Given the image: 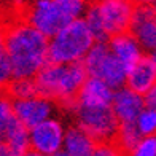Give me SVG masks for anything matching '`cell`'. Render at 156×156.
<instances>
[{"label": "cell", "mask_w": 156, "mask_h": 156, "mask_svg": "<svg viewBox=\"0 0 156 156\" xmlns=\"http://www.w3.org/2000/svg\"><path fill=\"white\" fill-rule=\"evenodd\" d=\"M153 10H154V13H156V3L153 5Z\"/></svg>", "instance_id": "cell-31"}, {"label": "cell", "mask_w": 156, "mask_h": 156, "mask_svg": "<svg viewBox=\"0 0 156 156\" xmlns=\"http://www.w3.org/2000/svg\"><path fill=\"white\" fill-rule=\"evenodd\" d=\"M129 156H156V136L144 137Z\"/></svg>", "instance_id": "cell-22"}, {"label": "cell", "mask_w": 156, "mask_h": 156, "mask_svg": "<svg viewBox=\"0 0 156 156\" xmlns=\"http://www.w3.org/2000/svg\"><path fill=\"white\" fill-rule=\"evenodd\" d=\"M76 126L88 132L97 144L102 142H113L116 137L119 121L110 107H88V105L73 104Z\"/></svg>", "instance_id": "cell-7"}, {"label": "cell", "mask_w": 156, "mask_h": 156, "mask_svg": "<svg viewBox=\"0 0 156 156\" xmlns=\"http://www.w3.org/2000/svg\"><path fill=\"white\" fill-rule=\"evenodd\" d=\"M108 46H110V51L113 53V56L127 70L132 69L145 56L144 48L140 46V43L131 32H124V34L116 35V37H112L108 40Z\"/></svg>", "instance_id": "cell-12"}, {"label": "cell", "mask_w": 156, "mask_h": 156, "mask_svg": "<svg viewBox=\"0 0 156 156\" xmlns=\"http://www.w3.org/2000/svg\"><path fill=\"white\" fill-rule=\"evenodd\" d=\"M54 156H67V154H66V153H62V151H61V153H58V154H54Z\"/></svg>", "instance_id": "cell-30"}, {"label": "cell", "mask_w": 156, "mask_h": 156, "mask_svg": "<svg viewBox=\"0 0 156 156\" xmlns=\"http://www.w3.org/2000/svg\"><path fill=\"white\" fill-rule=\"evenodd\" d=\"M126 86L144 96L148 89L156 86V67L148 56H144L132 69H129Z\"/></svg>", "instance_id": "cell-14"}, {"label": "cell", "mask_w": 156, "mask_h": 156, "mask_svg": "<svg viewBox=\"0 0 156 156\" xmlns=\"http://www.w3.org/2000/svg\"><path fill=\"white\" fill-rule=\"evenodd\" d=\"M96 45V38L86 21L78 19L59 30L49 38V62L51 64H75L83 62L91 48Z\"/></svg>", "instance_id": "cell-5"}, {"label": "cell", "mask_w": 156, "mask_h": 156, "mask_svg": "<svg viewBox=\"0 0 156 156\" xmlns=\"http://www.w3.org/2000/svg\"><path fill=\"white\" fill-rule=\"evenodd\" d=\"M136 126L142 137H151L156 136V110L145 108L137 118Z\"/></svg>", "instance_id": "cell-20"}, {"label": "cell", "mask_w": 156, "mask_h": 156, "mask_svg": "<svg viewBox=\"0 0 156 156\" xmlns=\"http://www.w3.org/2000/svg\"><path fill=\"white\" fill-rule=\"evenodd\" d=\"M5 32H6V27L0 23V51L5 49Z\"/></svg>", "instance_id": "cell-25"}, {"label": "cell", "mask_w": 156, "mask_h": 156, "mask_svg": "<svg viewBox=\"0 0 156 156\" xmlns=\"http://www.w3.org/2000/svg\"><path fill=\"white\" fill-rule=\"evenodd\" d=\"M38 94L66 107H73L76 96L88 80V72L83 62L75 64H51L40 70L34 78Z\"/></svg>", "instance_id": "cell-2"}, {"label": "cell", "mask_w": 156, "mask_h": 156, "mask_svg": "<svg viewBox=\"0 0 156 156\" xmlns=\"http://www.w3.org/2000/svg\"><path fill=\"white\" fill-rule=\"evenodd\" d=\"M112 108L115 112L119 124L123 123H136L140 113L145 110L144 96L132 91L131 88L123 86L113 94Z\"/></svg>", "instance_id": "cell-11"}, {"label": "cell", "mask_w": 156, "mask_h": 156, "mask_svg": "<svg viewBox=\"0 0 156 156\" xmlns=\"http://www.w3.org/2000/svg\"><path fill=\"white\" fill-rule=\"evenodd\" d=\"M6 91H8V96L13 101L40 96L38 89H37V84H35V80H13Z\"/></svg>", "instance_id": "cell-19"}, {"label": "cell", "mask_w": 156, "mask_h": 156, "mask_svg": "<svg viewBox=\"0 0 156 156\" xmlns=\"http://www.w3.org/2000/svg\"><path fill=\"white\" fill-rule=\"evenodd\" d=\"M137 6H153L156 3V0H132Z\"/></svg>", "instance_id": "cell-26"}, {"label": "cell", "mask_w": 156, "mask_h": 156, "mask_svg": "<svg viewBox=\"0 0 156 156\" xmlns=\"http://www.w3.org/2000/svg\"><path fill=\"white\" fill-rule=\"evenodd\" d=\"M30 131V150L43 156H54L62 151L66 127L58 118H49Z\"/></svg>", "instance_id": "cell-8"}, {"label": "cell", "mask_w": 156, "mask_h": 156, "mask_svg": "<svg viewBox=\"0 0 156 156\" xmlns=\"http://www.w3.org/2000/svg\"><path fill=\"white\" fill-rule=\"evenodd\" d=\"M88 6V0H30L26 21L51 38L69 24L83 19Z\"/></svg>", "instance_id": "cell-3"}, {"label": "cell", "mask_w": 156, "mask_h": 156, "mask_svg": "<svg viewBox=\"0 0 156 156\" xmlns=\"http://www.w3.org/2000/svg\"><path fill=\"white\" fill-rule=\"evenodd\" d=\"M97 145L99 144L88 132H84L81 127L73 124L67 127L66 131L62 153H66L67 156H93Z\"/></svg>", "instance_id": "cell-15"}, {"label": "cell", "mask_w": 156, "mask_h": 156, "mask_svg": "<svg viewBox=\"0 0 156 156\" xmlns=\"http://www.w3.org/2000/svg\"><path fill=\"white\" fill-rule=\"evenodd\" d=\"M93 156H124L115 142H102L99 144Z\"/></svg>", "instance_id": "cell-23"}, {"label": "cell", "mask_w": 156, "mask_h": 156, "mask_svg": "<svg viewBox=\"0 0 156 156\" xmlns=\"http://www.w3.org/2000/svg\"><path fill=\"white\" fill-rule=\"evenodd\" d=\"M142 139L144 137H142V134L139 132L136 123H123V124H119L116 137H115L113 142L118 145V148L123 153L129 154L134 148L140 144Z\"/></svg>", "instance_id": "cell-17"}, {"label": "cell", "mask_w": 156, "mask_h": 156, "mask_svg": "<svg viewBox=\"0 0 156 156\" xmlns=\"http://www.w3.org/2000/svg\"><path fill=\"white\" fill-rule=\"evenodd\" d=\"M148 58L151 59V62L154 64V67H156V53H151V54H148Z\"/></svg>", "instance_id": "cell-29"}, {"label": "cell", "mask_w": 156, "mask_h": 156, "mask_svg": "<svg viewBox=\"0 0 156 156\" xmlns=\"http://www.w3.org/2000/svg\"><path fill=\"white\" fill-rule=\"evenodd\" d=\"M136 8L132 0H94L88 6L84 21L96 41H108L112 37L129 32Z\"/></svg>", "instance_id": "cell-4"}, {"label": "cell", "mask_w": 156, "mask_h": 156, "mask_svg": "<svg viewBox=\"0 0 156 156\" xmlns=\"http://www.w3.org/2000/svg\"><path fill=\"white\" fill-rule=\"evenodd\" d=\"M0 156H15V154L6 147V144H0Z\"/></svg>", "instance_id": "cell-27"}, {"label": "cell", "mask_w": 156, "mask_h": 156, "mask_svg": "<svg viewBox=\"0 0 156 156\" xmlns=\"http://www.w3.org/2000/svg\"><path fill=\"white\" fill-rule=\"evenodd\" d=\"M6 2H16V0H6Z\"/></svg>", "instance_id": "cell-32"}, {"label": "cell", "mask_w": 156, "mask_h": 156, "mask_svg": "<svg viewBox=\"0 0 156 156\" xmlns=\"http://www.w3.org/2000/svg\"><path fill=\"white\" fill-rule=\"evenodd\" d=\"M5 144L15 156H23L30 150V131L24 124L16 121L6 136Z\"/></svg>", "instance_id": "cell-16"}, {"label": "cell", "mask_w": 156, "mask_h": 156, "mask_svg": "<svg viewBox=\"0 0 156 156\" xmlns=\"http://www.w3.org/2000/svg\"><path fill=\"white\" fill-rule=\"evenodd\" d=\"M13 110H15L16 119L21 124H24L27 129H32L46 119L54 118V102L43 96L13 101Z\"/></svg>", "instance_id": "cell-9"}, {"label": "cell", "mask_w": 156, "mask_h": 156, "mask_svg": "<svg viewBox=\"0 0 156 156\" xmlns=\"http://www.w3.org/2000/svg\"><path fill=\"white\" fill-rule=\"evenodd\" d=\"M5 51L15 80H34L49 62V38L27 21L6 26Z\"/></svg>", "instance_id": "cell-1"}, {"label": "cell", "mask_w": 156, "mask_h": 156, "mask_svg": "<svg viewBox=\"0 0 156 156\" xmlns=\"http://www.w3.org/2000/svg\"><path fill=\"white\" fill-rule=\"evenodd\" d=\"M18 121L13 110V99L3 93H0V144H5L10 129Z\"/></svg>", "instance_id": "cell-18"}, {"label": "cell", "mask_w": 156, "mask_h": 156, "mask_svg": "<svg viewBox=\"0 0 156 156\" xmlns=\"http://www.w3.org/2000/svg\"><path fill=\"white\" fill-rule=\"evenodd\" d=\"M129 32L148 54L156 53V13L153 6H137Z\"/></svg>", "instance_id": "cell-10"}, {"label": "cell", "mask_w": 156, "mask_h": 156, "mask_svg": "<svg viewBox=\"0 0 156 156\" xmlns=\"http://www.w3.org/2000/svg\"><path fill=\"white\" fill-rule=\"evenodd\" d=\"M13 80H15L13 69H11L8 56H6V51L3 49V51H0V93L3 89H8Z\"/></svg>", "instance_id": "cell-21"}, {"label": "cell", "mask_w": 156, "mask_h": 156, "mask_svg": "<svg viewBox=\"0 0 156 156\" xmlns=\"http://www.w3.org/2000/svg\"><path fill=\"white\" fill-rule=\"evenodd\" d=\"M115 89L110 88L107 83H104L99 78L88 76L83 88L76 96L75 104L88 105V107H110L113 102Z\"/></svg>", "instance_id": "cell-13"}, {"label": "cell", "mask_w": 156, "mask_h": 156, "mask_svg": "<svg viewBox=\"0 0 156 156\" xmlns=\"http://www.w3.org/2000/svg\"><path fill=\"white\" fill-rule=\"evenodd\" d=\"M83 66L88 72V76L99 78L115 91L126 86L129 70L113 56L108 41H96V45L83 59Z\"/></svg>", "instance_id": "cell-6"}, {"label": "cell", "mask_w": 156, "mask_h": 156, "mask_svg": "<svg viewBox=\"0 0 156 156\" xmlns=\"http://www.w3.org/2000/svg\"><path fill=\"white\" fill-rule=\"evenodd\" d=\"M23 156H43V154H40V153H37V151H34V150H29L26 154H23Z\"/></svg>", "instance_id": "cell-28"}, {"label": "cell", "mask_w": 156, "mask_h": 156, "mask_svg": "<svg viewBox=\"0 0 156 156\" xmlns=\"http://www.w3.org/2000/svg\"><path fill=\"white\" fill-rule=\"evenodd\" d=\"M144 104H145V108L156 110V86L148 89L144 94Z\"/></svg>", "instance_id": "cell-24"}]
</instances>
